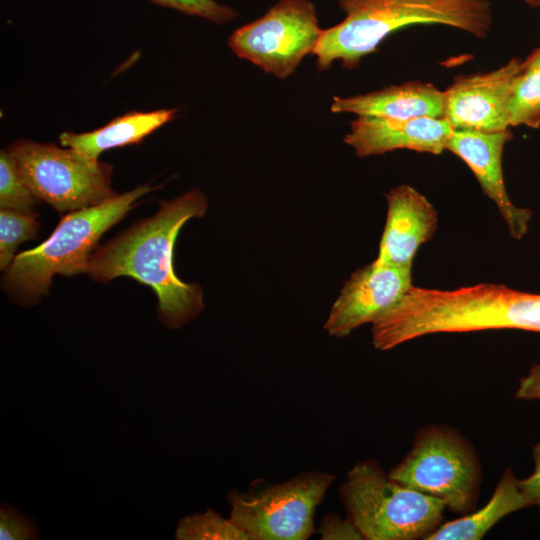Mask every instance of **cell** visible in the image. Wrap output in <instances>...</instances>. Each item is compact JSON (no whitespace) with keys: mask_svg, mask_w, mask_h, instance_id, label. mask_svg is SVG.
I'll return each instance as SVG.
<instances>
[{"mask_svg":"<svg viewBox=\"0 0 540 540\" xmlns=\"http://www.w3.org/2000/svg\"><path fill=\"white\" fill-rule=\"evenodd\" d=\"M208 207L198 189L160 202L150 218L135 223L93 251L86 273L106 283L120 276L151 287L157 296V315L168 329L181 328L204 309L202 289L175 274L173 249L182 226L204 216Z\"/></svg>","mask_w":540,"mask_h":540,"instance_id":"cell-1","label":"cell"},{"mask_svg":"<svg viewBox=\"0 0 540 540\" xmlns=\"http://www.w3.org/2000/svg\"><path fill=\"white\" fill-rule=\"evenodd\" d=\"M517 329L540 333V294L481 283L452 290L412 286L372 322L376 349L436 333Z\"/></svg>","mask_w":540,"mask_h":540,"instance_id":"cell-2","label":"cell"},{"mask_svg":"<svg viewBox=\"0 0 540 540\" xmlns=\"http://www.w3.org/2000/svg\"><path fill=\"white\" fill-rule=\"evenodd\" d=\"M338 4L345 18L323 30L312 53L319 70L335 61L356 68L387 36L407 26L442 24L483 38L492 24L489 0H339Z\"/></svg>","mask_w":540,"mask_h":540,"instance_id":"cell-3","label":"cell"},{"mask_svg":"<svg viewBox=\"0 0 540 540\" xmlns=\"http://www.w3.org/2000/svg\"><path fill=\"white\" fill-rule=\"evenodd\" d=\"M154 188L144 184L92 207L69 212L37 247L15 255L2 276V288L15 302L30 306L49 291L56 274L86 273L98 240Z\"/></svg>","mask_w":540,"mask_h":540,"instance_id":"cell-4","label":"cell"},{"mask_svg":"<svg viewBox=\"0 0 540 540\" xmlns=\"http://www.w3.org/2000/svg\"><path fill=\"white\" fill-rule=\"evenodd\" d=\"M349 518L366 540L425 539L443 522V500L405 486L372 459L357 462L339 487Z\"/></svg>","mask_w":540,"mask_h":540,"instance_id":"cell-5","label":"cell"},{"mask_svg":"<svg viewBox=\"0 0 540 540\" xmlns=\"http://www.w3.org/2000/svg\"><path fill=\"white\" fill-rule=\"evenodd\" d=\"M389 476L465 515L475 510L482 471L475 449L462 434L447 425H427L416 432L410 451Z\"/></svg>","mask_w":540,"mask_h":540,"instance_id":"cell-6","label":"cell"},{"mask_svg":"<svg viewBox=\"0 0 540 540\" xmlns=\"http://www.w3.org/2000/svg\"><path fill=\"white\" fill-rule=\"evenodd\" d=\"M32 193L59 212L98 205L117 193L113 166L69 147L20 139L6 149Z\"/></svg>","mask_w":540,"mask_h":540,"instance_id":"cell-7","label":"cell"},{"mask_svg":"<svg viewBox=\"0 0 540 540\" xmlns=\"http://www.w3.org/2000/svg\"><path fill=\"white\" fill-rule=\"evenodd\" d=\"M335 475L302 472L278 484L231 490L230 519L252 540H306L316 532L314 515Z\"/></svg>","mask_w":540,"mask_h":540,"instance_id":"cell-8","label":"cell"},{"mask_svg":"<svg viewBox=\"0 0 540 540\" xmlns=\"http://www.w3.org/2000/svg\"><path fill=\"white\" fill-rule=\"evenodd\" d=\"M324 29L309 0H280L262 17L236 29L228 46L276 78L289 77L312 54Z\"/></svg>","mask_w":540,"mask_h":540,"instance_id":"cell-9","label":"cell"},{"mask_svg":"<svg viewBox=\"0 0 540 540\" xmlns=\"http://www.w3.org/2000/svg\"><path fill=\"white\" fill-rule=\"evenodd\" d=\"M412 286L411 267L375 259L347 280L331 307L324 329L330 336L346 337L363 324L372 323Z\"/></svg>","mask_w":540,"mask_h":540,"instance_id":"cell-10","label":"cell"},{"mask_svg":"<svg viewBox=\"0 0 540 540\" xmlns=\"http://www.w3.org/2000/svg\"><path fill=\"white\" fill-rule=\"evenodd\" d=\"M522 69L523 61L513 58L490 72L457 77L444 91L443 118L455 130H508L507 101Z\"/></svg>","mask_w":540,"mask_h":540,"instance_id":"cell-11","label":"cell"},{"mask_svg":"<svg viewBox=\"0 0 540 540\" xmlns=\"http://www.w3.org/2000/svg\"><path fill=\"white\" fill-rule=\"evenodd\" d=\"M511 138L509 130L480 132L453 129L446 150L468 165L485 195L498 208L512 238L519 240L528 232L532 212L514 205L506 191L502 155Z\"/></svg>","mask_w":540,"mask_h":540,"instance_id":"cell-12","label":"cell"},{"mask_svg":"<svg viewBox=\"0 0 540 540\" xmlns=\"http://www.w3.org/2000/svg\"><path fill=\"white\" fill-rule=\"evenodd\" d=\"M453 131L444 118L396 119L358 116L344 137L355 154L369 157L397 149L441 154Z\"/></svg>","mask_w":540,"mask_h":540,"instance_id":"cell-13","label":"cell"},{"mask_svg":"<svg viewBox=\"0 0 540 540\" xmlns=\"http://www.w3.org/2000/svg\"><path fill=\"white\" fill-rule=\"evenodd\" d=\"M386 198L387 219L376 260L412 268L418 248L437 228V212L423 194L407 184L391 189Z\"/></svg>","mask_w":540,"mask_h":540,"instance_id":"cell-14","label":"cell"},{"mask_svg":"<svg viewBox=\"0 0 540 540\" xmlns=\"http://www.w3.org/2000/svg\"><path fill=\"white\" fill-rule=\"evenodd\" d=\"M331 111L396 119L443 118L444 91L430 83L406 82L352 97L336 96Z\"/></svg>","mask_w":540,"mask_h":540,"instance_id":"cell-15","label":"cell"},{"mask_svg":"<svg viewBox=\"0 0 540 540\" xmlns=\"http://www.w3.org/2000/svg\"><path fill=\"white\" fill-rule=\"evenodd\" d=\"M177 109L131 111L112 119L104 126L83 133L63 132L60 144L82 155L99 160L106 150L140 143L152 132L176 117Z\"/></svg>","mask_w":540,"mask_h":540,"instance_id":"cell-16","label":"cell"},{"mask_svg":"<svg viewBox=\"0 0 540 540\" xmlns=\"http://www.w3.org/2000/svg\"><path fill=\"white\" fill-rule=\"evenodd\" d=\"M530 504L510 468L502 474L490 500L479 510L442 523L426 540H479L502 518Z\"/></svg>","mask_w":540,"mask_h":540,"instance_id":"cell-17","label":"cell"},{"mask_svg":"<svg viewBox=\"0 0 540 540\" xmlns=\"http://www.w3.org/2000/svg\"><path fill=\"white\" fill-rule=\"evenodd\" d=\"M509 126H540V66L524 67L515 77L508 101Z\"/></svg>","mask_w":540,"mask_h":540,"instance_id":"cell-18","label":"cell"},{"mask_svg":"<svg viewBox=\"0 0 540 540\" xmlns=\"http://www.w3.org/2000/svg\"><path fill=\"white\" fill-rule=\"evenodd\" d=\"M178 540H252L230 518L214 510L181 518L174 534Z\"/></svg>","mask_w":540,"mask_h":540,"instance_id":"cell-19","label":"cell"},{"mask_svg":"<svg viewBox=\"0 0 540 540\" xmlns=\"http://www.w3.org/2000/svg\"><path fill=\"white\" fill-rule=\"evenodd\" d=\"M39 221L34 212L11 209L0 211V269L5 271L13 261L17 246L37 237Z\"/></svg>","mask_w":540,"mask_h":540,"instance_id":"cell-20","label":"cell"},{"mask_svg":"<svg viewBox=\"0 0 540 540\" xmlns=\"http://www.w3.org/2000/svg\"><path fill=\"white\" fill-rule=\"evenodd\" d=\"M38 199L23 180L18 167L5 150L0 152V207L22 212H33Z\"/></svg>","mask_w":540,"mask_h":540,"instance_id":"cell-21","label":"cell"},{"mask_svg":"<svg viewBox=\"0 0 540 540\" xmlns=\"http://www.w3.org/2000/svg\"><path fill=\"white\" fill-rule=\"evenodd\" d=\"M150 2L175 9L187 15L199 16L217 24L227 23L238 16V12L215 0H149Z\"/></svg>","mask_w":540,"mask_h":540,"instance_id":"cell-22","label":"cell"},{"mask_svg":"<svg viewBox=\"0 0 540 540\" xmlns=\"http://www.w3.org/2000/svg\"><path fill=\"white\" fill-rule=\"evenodd\" d=\"M38 538L39 531L33 518L22 514L13 506L1 503V540H35Z\"/></svg>","mask_w":540,"mask_h":540,"instance_id":"cell-23","label":"cell"},{"mask_svg":"<svg viewBox=\"0 0 540 540\" xmlns=\"http://www.w3.org/2000/svg\"><path fill=\"white\" fill-rule=\"evenodd\" d=\"M316 532L323 540H362L363 537L353 522L346 517L330 512L320 521Z\"/></svg>","mask_w":540,"mask_h":540,"instance_id":"cell-24","label":"cell"},{"mask_svg":"<svg viewBox=\"0 0 540 540\" xmlns=\"http://www.w3.org/2000/svg\"><path fill=\"white\" fill-rule=\"evenodd\" d=\"M533 458L535 464L533 473L523 480H518V486L530 506L536 505L540 514V443L533 448Z\"/></svg>","mask_w":540,"mask_h":540,"instance_id":"cell-25","label":"cell"},{"mask_svg":"<svg viewBox=\"0 0 540 540\" xmlns=\"http://www.w3.org/2000/svg\"><path fill=\"white\" fill-rule=\"evenodd\" d=\"M515 397L520 400H540V364L531 367L528 374L519 380Z\"/></svg>","mask_w":540,"mask_h":540,"instance_id":"cell-26","label":"cell"},{"mask_svg":"<svg viewBox=\"0 0 540 540\" xmlns=\"http://www.w3.org/2000/svg\"><path fill=\"white\" fill-rule=\"evenodd\" d=\"M523 66H540V45L523 61Z\"/></svg>","mask_w":540,"mask_h":540,"instance_id":"cell-27","label":"cell"},{"mask_svg":"<svg viewBox=\"0 0 540 540\" xmlns=\"http://www.w3.org/2000/svg\"><path fill=\"white\" fill-rule=\"evenodd\" d=\"M526 4L532 6V7H539L540 6V0H522Z\"/></svg>","mask_w":540,"mask_h":540,"instance_id":"cell-28","label":"cell"}]
</instances>
